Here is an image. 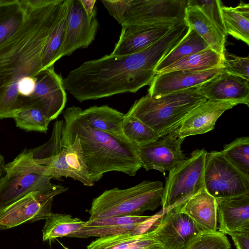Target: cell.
<instances>
[{
    "label": "cell",
    "instance_id": "60d3db41",
    "mask_svg": "<svg viewBox=\"0 0 249 249\" xmlns=\"http://www.w3.org/2000/svg\"><path fill=\"white\" fill-rule=\"evenodd\" d=\"M5 160L3 156L0 153V179L1 178L3 173L4 172Z\"/></svg>",
    "mask_w": 249,
    "mask_h": 249
},
{
    "label": "cell",
    "instance_id": "f546056e",
    "mask_svg": "<svg viewBox=\"0 0 249 249\" xmlns=\"http://www.w3.org/2000/svg\"><path fill=\"white\" fill-rule=\"evenodd\" d=\"M42 229L44 242L63 237H68L77 231L85 223L77 217L65 213H53L46 219Z\"/></svg>",
    "mask_w": 249,
    "mask_h": 249
},
{
    "label": "cell",
    "instance_id": "f35d334b",
    "mask_svg": "<svg viewBox=\"0 0 249 249\" xmlns=\"http://www.w3.org/2000/svg\"><path fill=\"white\" fill-rule=\"evenodd\" d=\"M227 234L231 237L236 249H249V231L231 232Z\"/></svg>",
    "mask_w": 249,
    "mask_h": 249
},
{
    "label": "cell",
    "instance_id": "5bb4252c",
    "mask_svg": "<svg viewBox=\"0 0 249 249\" xmlns=\"http://www.w3.org/2000/svg\"><path fill=\"white\" fill-rule=\"evenodd\" d=\"M178 128L156 141L137 147L142 167L146 171L169 172L188 158L181 149L185 138L179 137Z\"/></svg>",
    "mask_w": 249,
    "mask_h": 249
},
{
    "label": "cell",
    "instance_id": "f1b7e54d",
    "mask_svg": "<svg viewBox=\"0 0 249 249\" xmlns=\"http://www.w3.org/2000/svg\"><path fill=\"white\" fill-rule=\"evenodd\" d=\"M210 48L205 40L193 29L189 30L183 38L160 62L155 69L156 73L182 57Z\"/></svg>",
    "mask_w": 249,
    "mask_h": 249
},
{
    "label": "cell",
    "instance_id": "484cf974",
    "mask_svg": "<svg viewBox=\"0 0 249 249\" xmlns=\"http://www.w3.org/2000/svg\"><path fill=\"white\" fill-rule=\"evenodd\" d=\"M26 16L22 0H0V44L17 31Z\"/></svg>",
    "mask_w": 249,
    "mask_h": 249
},
{
    "label": "cell",
    "instance_id": "836d02e7",
    "mask_svg": "<svg viewBox=\"0 0 249 249\" xmlns=\"http://www.w3.org/2000/svg\"><path fill=\"white\" fill-rule=\"evenodd\" d=\"M225 157L237 169L249 177V138L236 139L224 146L221 151Z\"/></svg>",
    "mask_w": 249,
    "mask_h": 249
},
{
    "label": "cell",
    "instance_id": "e575fe53",
    "mask_svg": "<svg viewBox=\"0 0 249 249\" xmlns=\"http://www.w3.org/2000/svg\"><path fill=\"white\" fill-rule=\"evenodd\" d=\"M231 244L226 236L216 231L202 232L183 249H231Z\"/></svg>",
    "mask_w": 249,
    "mask_h": 249
},
{
    "label": "cell",
    "instance_id": "ffe728a7",
    "mask_svg": "<svg viewBox=\"0 0 249 249\" xmlns=\"http://www.w3.org/2000/svg\"><path fill=\"white\" fill-rule=\"evenodd\" d=\"M215 201L218 231L227 234L249 231V193Z\"/></svg>",
    "mask_w": 249,
    "mask_h": 249
},
{
    "label": "cell",
    "instance_id": "b9f144b4",
    "mask_svg": "<svg viewBox=\"0 0 249 249\" xmlns=\"http://www.w3.org/2000/svg\"><path fill=\"white\" fill-rule=\"evenodd\" d=\"M62 246H63V247L64 248V249H69V248H67V247H66L64 246L62 244Z\"/></svg>",
    "mask_w": 249,
    "mask_h": 249
},
{
    "label": "cell",
    "instance_id": "8fae6325",
    "mask_svg": "<svg viewBox=\"0 0 249 249\" xmlns=\"http://www.w3.org/2000/svg\"><path fill=\"white\" fill-rule=\"evenodd\" d=\"M68 190L62 185L47 191L31 192L0 212V230L46 219L52 213L54 197Z\"/></svg>",
    "mask_w": 249,
    "mask_h": 249
},
{
    "label": "cell",
    "instance_id": "4dcf8cb0",
    "mask_svg": "<svg viewBox=\"0 0 249 249\" xmlns=\"http://www.w3.org/2000/svg\"><path fill=\"white\" fill-rule=\"evenodd\" d=\"M71 2V0H63L61 4L57 22L43 50V69L54 65V58L65 37Z\"/></svg>",
    "mask_w": 249,
    "mask_h": 249
},
{
    "label": "cell",
    "instance_id": "4316f807",
    "mask_svg": "<svg viewBox=\"0 0 249 249\" xmlns=\"http://www.w3.org/2000/svg\"><path fill=\"white\" fill-rule=\"evenodd\" d=\"M225 30L238 40L249 44V4L240 2L235 7H221Z\"/></svg>",
    "mask_w": 249,
    "mask_h": 249
},
{
    "label": "cell",
    "instance_id": "d6986e66",
    "mask_svg": "<svg viewBox=\"0 0 249 249\" xmlns=\"http://www.w3.org/2000/svg\"><path fill=\"white\" fill-rule=\"evenodd\" d=\"M239 104L231 101L207 100L195 108L178 128L181 138L204 134L214 128L216 122L226 110Z\"/></svg>",
    "mask_w": 249,
    "mask_h": 249
},
{
    "label": "cell",
    "instance_id": "d590c367",
    "mask_svg": "<svg viewBox=\"0 0 249 249\" xmlns=\"http://www.w3.org/2000/svg\"><path fill=\"white\" fill-rule=\"evenodd\" d=\"M187 6H196L213 22L222 34L227 36L222 18L220 0H188Z\"/></svg>",
    "mask_w": 249,
    "mask_h": 249
},
{
    "label": "cell",
    "instance_id": "52a82bcc",
    "mask_svg": "<svg viewBox=\"0 0 249 249\" xmlns=\"http://www.w3.org/2000/svg\"><path fill=\"white\" fill-rule=\"evenodd\" d=\"M207 152L194 151L186 160L169 171L164 187L161 212L179 205L204 188Z\"/></svg>",
    "mask_w": 249,
    "mask_h": 249
},
{
    "label": "cell",
    "instance_id": "9c48e42d",
    "mask_svg": "<svg viewBox=\"0 0 249 249\" xmlns=\"http://www.w3.org/2000/svg\"><path fill=\"white\" fill-rule=\"evenodd\" d=\"M188 0H133L122 27L144 28L185 20Z\"/></svg>",
    "mask_w": 249,
    "mask_h": 249
},
{
    "label": "cell",
    "instance_id": "603a6c76",
    "mask_svg": "<svg viewBox=\"0 0 249 249\" xmlns=\"http://www.w3.org/2000/svg\"><path fill=\"white\" fill-rule=\"evenodd\" d=\"M185 21L189 28L194 30L212 50L223 55L226 37L213 22L196 6H187Z\"/></svg>",
    "mask_w": 249,
    "mask_h": 249
},
{
    "label": "cell",
    "instance_id": "ba28073f",
    "mask_svg": "<svg viewBox=\"0 0 249 249\" xmlns=\"http://www.w3.org/2000/svg\"><path fill=\"white\" fill-rule=\"evenodd\" d=\"M204 183L205 190L215 199L249 193V177L234 166L221 151L207 153Z\"/></svg>",
    "mask_w": 249,
    "mask_h": 249
},
{
    "label": "cell",
    "instance_id": "2e32d148",
    "mask_svg": "<svg viewBox=\"0 0 249 249\" xmlns=\"http://www.w3.org/2000/svg\"><path fill=\"white\" fill-rule=\"evenodd\" d=\"M4 172L0 179V212L31 192L49 191L57 185L51 183V178L35 173L5 165Z\"/></svg>",
    "mask_w": 249,
    "mask_h": 249
},
{
    "label": "cell",
    "instance_id": "9a60e30c",
    "mask_svg": "<svg viewBox=\"0 0 249 249\" xmlns=\"http://www.w3.org/2000/svg\"><path fill=\"white\" fill-rule=\"evenodd\" d=\"M95 9L89 17L79 0H71L65 37L54 59L70 55L76 50L87 48L94 40L99 26Z\"/></svg>",
    "mask_w": 249,
    "mask_h": 249
},
{
    "label": "cell",
    "instance_id": "8d00e7d4",
    "mask_svg": "<svg viewBox=\"0 0 249 249\" xmlns=\"http://www.w3.org/2000/svg\"><path fill=\"white\" fill-rule=\"evenodd\" d=\"M222 72L242 77L249 81V57L238 56L225 51Z\"/></svg>",
    "mask_w": 249,
    "mask_h": 249
},
{
    "label": "cell",
    "instance_id": "4fadbf2b",
    "mask_svg": "<svg viewBox=\"0 0 249 249\" xmlns=\"http://www.w3.org/2000/svg\"><path fill=\"white\" fill-rule=\"evenodd\" d=\"M150 232L161 249H183L202 232L178 205L167 210Z\"/></svg>",
    "mask_w": 249,
    "mask_h": 249
},
{
    "label": "cell",
    "instance_id": "7c38bea8",
    "mask_svg": "<svg viewBox=\"0 0 249 249\" xmlns=\"http://www.w3.org/2000/svg\"><path fill=\"white\" fill-rule=\"evenodd\" d=\"M161 211L153 215L117 216L89 219L71 238H89L112 236L127 232L142 233L154 228L160 217Z\"/></svg>",
    "mask_w": 249,
    "mask_h": 249
},
{
    "label": "cell",
    "instance_id": "8992f818",
    "mask_svg": "<svg viewBox=\"0 0 249 249\" xmlns=\"http://www.w3.org/2000/svg\"><path fill=\"white\" fill-rule=\"evenodd\" d=\"M63 149L55 155L34 160L29 150H24L15 159L16 164L22 170L60 179L71 178L87 186L94 182L89 176L82 148L77 136L61 137Z\"/></svg>",
    "mask_w": 249,
    "mask_h": 249
},
{
    "label": "cell",
    "instance_id": "83f0119b",
    "mask_svg": "<svg viewBox=\"0 0 249 249\" xmlns=\"http://www.w3.org/2000/svg\"><path fill=\"white\" fill-rule=\"evenodd\" d=\"M223 59V55L209 48L181 58L161 72L178 70L201 71L210 70L222 66Z\"/></svg>",
    "mask_w": 249,
    "mask_h": 249
},
{
    "label": "cell",
    "instance_id": "cb8c5ba5",
    "mask_svg": "<svg viewBox=\"0 0 249 249\" xmlns=\"http://www.w3.org/2000/svg\"><path fill=\"white\" fill-rule=\"evenodd\" d=\"M82 114L90 127L129 142L122 130L124 114L107 105L91 107L82 110Z\"/></svg>",
    "mask_w": 249,
    "mask_h": 249
},
{
    "label": "cell",
    "instance_id": "ac0fdd59",
    "mask_svg": "<svg viewBox=\"0 0 249 249\" xmlns=\"http://www.w3.org/2000/svg\"><path fill=\"white\" fill-rule=\"evenodd\" d=\"M249 81L237 76L221 72L198 87L207 100L231 101L249 105Z\"/></svg>",
    "mask_w": 249,
    "mask_h": 249
},
{
    "label": "cell",
    "instance_id": "7402d4cb",
    "mask_svg": "<svg viewBox=\"0 0 249 249\" xmlns=\"http://www.w3.org/2000/svg\"><path fill=\"white\" fill-rule=\"evenodd\" d=\"M178 205L202 232L217 231L215 199L205 188Z\"/></svg>",
    "mask_w": 249,
    "mask_h": 249
},
{
    "label": "cell",
    "instance_id": "3957f363",
    "mask_svg": "<svg viewBox=\"0 0 249 249\" xmlns=\"http://www.w3.org/2000/svg\"><path fill=\"white\" fill-rule=\"evenodd\" d=\"M82 109L72 106L63 113L62 136H77L89 176L94 182L110 171L134 176L142 163L136 146L110 134L93 129L87 123Z\"/></svg>",
    "mask_w": 249,
    "mask_h": 249
},
{
    "label": "cell",
    "instance_id": "74e56055",
    "mask_svg": "<svg viewBox=\"0 0 249 249\" xmlns=\"http://www.w3.org/2000/svg\"><path fill=\"white\" fill-rule=\"evenodd\" d=\"M101 2L110 16L121 24L125 13L132 3L133 0H102Z\"/></svg>",
    "mask_w": 249,
    "mask_h": 249
},
{
    "label": "cell",
    "instance_id": "e0dca14e",
    "mask_svg": "<svg viewBox=\"0 0 249 249\" xmlns=\"http://www.w3.org/2000/svg\"><path fill=\"white\" fill-rule=\"evenodd\" d=\"M222 70L221 66L201 71L178 70L159 73L149 85L147 94L155 98L196 87L221 73Z\"/></svg>",
    "mask_w": 249,
    "mask_h": 249
},
{
    "label": "cell",
    "instance_id": "1f68e13d",
    "mask_svg": "<svg viewBox=\"0 0 249 249\" xmlns=\"http://www.w3.org/2000/svg\"><path fill=\"white\" fill-rule=\"evenodd\" d=\"M122 130L125 138L137 147L147 144L160 137L142 121L127 114L124 115Z\"/></svg>",
    "mask_w": 249,
    "mask_h": 249
},
{
    "label": "cell",
    "instance_id": "277c9868",
    "mask_svg": "<svg viewBox=\"0 0 249 249\" xmlns=\"http://www.w3.org/2000/svg\"><path fill=\"white\" fill-rule=\"evenodd\" d=\"M198 87L155 98L147 94L136 100L126 114L163 136L179 128L189 113L207 100Z\"/></svg>",
    "mask_w": 249,
    "mask_h": 249
},
{
    "label": "cell",
    "instance_id": "ab89813d",
    "mask_svg": "<svg viewBox=\"0 0 249 249\" xmlns=\"http://www.w3.org/2000/svg\"><path fill=\"white\" fill-rule=\"evenodd\" d=\"M84 10L87 15L90 17L94 12L96 7L95 6L96 0H79Z\"/></svg>",
    "mask_w": 249,
    "mask_h": 249
},
{
    "label": "cell",
    "instance_id": "5b68a950",
    "mask_svg": "<svg viewBox=\"0 0 249 249\" xmlns=\"http://www.w3.org/2000/svg\"><path fill=\"white\" fill-rule=\"evenodd\" d=\"M164 187L160 181L144 180L126 189L106 190L95 198L88 210L89 219L142 215L162 205Z\"/></svg>",
    "mask_w": 249,
    "mask_h": 249
},
{
    "label": "cell",
    "instance_id": "30bf717a",
    "mask_svg": "<svg viewBox=\"0 0 249 249\" xmlns=\"http://www.w3.org/2000/svg\"><path fill=\"white\" fill-rule=\"evenodd\" d=\"M35 78L33 93L27 97L18 98L17 110L26 107H36L51 121L62 112L67 102L63 79L55 72L53 65L40 71Z\"/></svg>",
    "mask_w": 249,
    "mask_h": 249
},
{
    "label": "cell",
    "instance_id": "d6a6232c",
    "mask_svg": "<svg viewBox=\"0 0 249 249\" xmlns=\"http://www.w3.org/2000/svg\"><path fill=\"white\" fill-rule=\"evenodd\" d=\"M13 118L17 127L27 131L46 133L50 122L40 109L32 106L18 109Z\"/></svg>",
    "mask_w": 249,
    "mask_h": 249
},
{
    "label": "cell",
    "instance_id": "44dd1931",
    "mask_svg": "<svg viewBox=\"0 0 249 249\" xmlns=\"http://www.w3.org/2000/svg\"><path fill=\"white\" fill-rule=\"evenodd\" d=\"M177 24H168L145 28L122 27L119 39L110 54L123 56L141 52L158 41Z\"/></svg>",
    "mask_w": 249,
    "mask_h": 249
},
{
    "label": "cell",
    "instance_id": "6da1fadb",
    "mask_svg": "<svg viewBox=\"0 0 249 249\" xmlns=\"http://www.w3.org/2000/svg\"><path fill=\"white\" fill-rule=\"evenodd\" d=\"M187 33L186 27L178 24L141 52L123 56L107 54L85 62L63 79L64 88L79 102L135 93L150 85L158 64Z\"/></svg>",
    "mask_w": 249,
    "mask_h": 249
},
{
    "label": "cell",
    "instance_id": "7a4b0ae2",
    "mask_svg": "<svg viewBox=\"0 0 249 249\" xmlns=\"http://www.w3.org/2000/svg\"><path fill=\"white\" fill-rule=\"evenodd\" d=\"M26 19L0 44V119L14 117L18 82L43 69L42 52L57 22L63 0H22Z\"/></svg>",
    "mask_w": 249,
    "mask_h": 249
},
{
    "label": "cell",
    "instance_id": "d4e9b609",
    "mask_svg": "<svg viewBox=\"0 0 249 249\" xmlns=\"http://www.w3.org/2000/svg\"><path fill=\"white\" fill-rule=\"evenodd\" d=\"M150 230L142 233L127 232L98 238L87 249H161Z\"/></svg>",
    "mask_w": 249,
    "mask_h": 249
}]
</instances>
